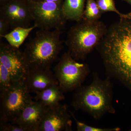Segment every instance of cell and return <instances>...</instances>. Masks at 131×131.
I'll return each instance as SVG.
<instances>
[{"label": "cell", "mask_w": 131, "mask_h": 131, "mask_svg": "<svg viewBox=\"0 0 131 131\" xmlns=\"http://www.w3.org/2000/svg\"><path fill=\"white\" fill-rule=\"evenodd\" d=\"M96 49L108 77L131 91V13L107 28Z\"/></svg>", "instance_id": "cell-1"}, {"label": "cell", "mask_w": 131, "mask_h": 131, "mask_svg": "<svg viewBox=\"0 0 131 131\" xmlns=\"http://www.w3.org/2000/svg\"><path fill=\"white\" fill-rule=\"evenodd\" d=\"M110 78H100L94 73L90 84L81 86L76 90L71 105L76 110H81L89 114L94 119H100L107 114H114L113 106V83Z\"/></svg>", "instance_id": "cell-2"}, {"label": "cell", "mask_w": 131, "mask_h": 131, "mask_svg": "<svg viewBox=\"0 0 131 131\" xmlns=\"http://www.w3.org/2000/svg\"><path fill=\"white\" fill-rule=\"evenodd\" d=\"M62 30H40L26 44L24 53L29 68L50 69L63 48Z\"/></svg>", "instance_id": "cell-3"}, {"label": "cell", "mask_w": 131, "mask_h": 131, "mask_svg": "<svg viewBox=\"0 0 131 131\" xmlns=\"http://www.w3.org/2000/svg\"><path fill=\"white\" fill-rule=\"evenodd\" d=\"M107 28L99 20L78 22L68 32L66 44L68 51L76 61L83 60L99 44Z\"/></svg>", "instance_id": "cell-4"}, {"label": "cell", "mask_w": 131, "mask_h": 131, "mask_svg": "<svg viewBox=\"0 0 131 131\" xmlns=\"http://www.w3.org/2000/svg\"><path fill=\"white\" fill-rule=\"evenodd\" d=\"M25 79L15 82L0 93V123H13L21 113L33 101Z\"/></svg>", "instance_id": "cell-5"}, {"label": "cell", "mask_w": 131, "mask_h": 131, "mask_svg": "<svg viewBox=\"0 0 131 131\" xmlns=\"http://www.w3.org/2000/svg\"><path fill=\"white\" fill-rule=\"evenodd\" d=\"M53 70L63 93L71 92L82 86L90 72L88 64L78 62L69 51L64 53Z\"/></svg>", "instance_id": "cell-6"}, {"label": "cell", "mask_w": 131, "mask_h": 131, "mask_svg": "<svg viewBox=\"0 0 131 131\" xmlns=\"http://www.w3.org/2000/svg\"><path fill=\"white\" fill-rule=\"evenodd\" d=\"M62 2L45 1L28 2L33 20L40 30H62L67 21L62 9Z\"/></svg>", "instance_id": "cell-7"}, {"label": "cell", "mask_w": 131, "mask_h": 131, "mask_svg": "<svg viewBox=\"0 0 131 131\" xmlns=\"http://www.w3.org/2000/svg\"><path fill=\"white\" fill-rule=\"evenodd\" d=\"M0 63L7 69L14 82L25 79L29 66L19 49L1 41Z\"/></svg>", "instance_id": "cell-8"}, {"label": "cell", "mask_w": 131, "mask_h": 131, "mask_svg": "<svg viewBox=\"0 0 131 131\" xmlns=\"http://www.w3.org/2000/svg\"><path fill=\"white\" fill-rule=\"evenodd\" d=\"M0 17L7 21L12 29L29 27L33 21L29 3L25 0H8L1 6Z\"/></svg>", "instance_id": "cell-9"}, {"label": "cell", "mask_w": 131, "mask_h": 131, "mask_svg": "<svg viewBox=\"0 0 131 131\" xmlns=\"http://www.w3.org/2000/svg\"><path fill=\"white\" fill-rule=\"evenodd\" d=\"M71 117L66 105L48 107L38 131H72Z\"/></svg>", "instance_id": "cell-10"}, {"label": "cell", "mask_w": 131, "mask_h": 131, "mask_svg": "<svg viewBox=\"0 0 131 131\" xmlns=\"http://www.w3.org/2000/svg\"><path fill=\"white\" fill-rule=\"evenodd\" d=\"M25 81L30 92L35 93L48 87L59 85L54 73L47 68H29Z\"/></svg>", "instance_id": "cell-11"}, {"label": "cell", "mask_w": 131, "mask_h": 131, "mask_svg": "<svg viewBox=\"0 0 131 131\" xmlns=\"http://www.w3.org/2000/svg\"><path fill=\"white\" fill-rule=\"evenodd\" d=\"M48 107L39 101H33L23 110L13 124H17L25 131H38Z\"/></svg>", "instance_id": "cell-12"}, {"label": "cell", "mask_w": 131, "mask_h": 131, "mask_svg": "<svg viewBox=\"0 0 131 131\" xmlns=\"http://www.w3.org/2000/svg\"><path fill=\"white\" fill-rule=\"evenodd\" d=\"M63 93L59 85H54L35 93L34 98L35 101L40 102L46 106L51 107L65 99Z\"/></svg>", "instance_id": "cell-13"}, {"label": "cell", "mask_w": 131, "mask_h": 131, "mask_svg": "<svg viewBox=\"0 0 131 131\" xmlns=\"http://www.w3.org/2000/svg\"><path fill=\"white\" fill-rule=\"evenodd\" d=\"M86 0H64L62 6L63 15L66 20L82 21Z\"/></svg>", "instance_id": "cell-14"}, {"label": "cell", "mask_w": 131, "mask_h": 131, "mask_svg": "<svg viewBox=\"0 0 131 131\" xmlns=\"http://www.w3.org/2000/svg\"><path fill=\"white\" fill-rule=\"evenodd\" d=\"M37 28V26L35 24L28 27H18L13 29L3 38H5L11 46L19 49L31 32Z\"/></svg>", "instance_id": "cell-15"}, {"label": "cell", "mask_w": 131, "mask_h": 131, "mask_svg": "<svg viewBox=\"0 0 131 131\" xmlns=\"http://www.w3.org/2000/svg\"><path fill=\"white\" fill-rule=\"evenodd\" d=\"M102 13L95 0H86V5L82 20L94 21L99 20Z\"/></svg>", "instance_id": "cell-16"}, {"label": "cell", "mask_w": 131, "mask_h": 131, "mask_svg": "<svg viewBox=\"0 0 131 131\" xmlns=\"http://www.w3.org/2000/svg\"><path fill=\"white\" fill-rule=\"evenodd\" d=\"M15 82L7 69L0 63V93L7 89Z\"/></svg>", "instance_id": "cell-17"}, {"label": "cell", "mask_w": 131, "mask_h": 131, "mask_svg": "<svg viewBox=\"0 0 131 131\" xmlns=\"http://www.w3.org/2000/svg\"><path fill=\"white\" fill-rule=\"evenodd\" d=\"M98 7L102 13L107 12L116 13L120 18L125 17L126 14L122 13L116 8L114 0H96Z\"/></svg>", "instance_id": "cell-18"}, {"label": "cell", "mask_w": 131, "mask_h": 131, "mask_svg": "<svg viewBox=\"0 0 131 131\" xmlns=\"http://www.w3.org/2000/svg\"><path fill=\"white\" fill-rule=\"evenodd\" d=\"M71 116L74 120L77 126L78 131H119L121 130L119 127L113 128H101L88 125L86 124L79 121L75 117L73 113L69 111Z\"/></svg>", "instance_id": "cell-19"}, {"label": "cell", "mask_w": 131, "mask_h": 131, "mask_svg": "<svg viewBox=\"0 0 131 131\" xmlns=\"http://www.w3.org/2000/svg\"><path fill=\"white\" fill-rule=\"evenodd\" d=\"M0 131H25L20 126L10 122L0 123Z\"/></svg>", "instance_id": "cell-20"}, {"label": "cell", "mask_w": 131, "mask_h": 131, "mask_svg": "<svg viewBox=\"0 0 131 131\" xmlns=\"http://www.w3.org/2000/svg\"><path fill=\"white\" fill-rule=\"evenodd\" d=\"M10 28L9 24L2 18L0 17V38H3L7 33L8 29Z\"/></svg>", "instance_id": "cell-21"}, {"label": "cell", "mask_w": 131, "mask_h": 131, "mask_svg": "<svg viewBox=\"0 0 131 131\" xmlns=\"http://www.w3.org/2000/svg\"><path fill=\"white\" fill-rule=\"evenodd\" d=\"M42 1L49 2H63L64 0H42Z\"/></svg>", "instance_id": "cell-22"}, {"label": "cell", "mask_w": 131, "mask_h": 131, "mask_svg": "<svg viewBox=\"0 0 131 131\" xmlns=\"http://www.w3.org/2000/svg\"><path fill=\"white\" fill-rule=\"evenodd\" d=\"M0 1H1V5H2L5 4V3L8 0H0Z\"/></svg>", "instance_id": "cell-23"}, {"label": "cell", "mask_w": 131, "mask_h": 131, "mask_svg": "<svg viewBox=\"0 0 131 131\" xmlns=\"http://www.w3.org/2000/svg\"><path fill=\"white\" fill-rule=\"evenodd\" d=\"M28 2H37L39 1H42V0H25Z\"/></svg>", "instance_id": "cell-24"}, {"label": "cell", "mask_w": 131, "mask_h": 131, "mask_svg": "<svg viewBox=\"0 0 131 131\" xmlns=\"http://www.w3.org/2000/svg\"><path fill=\"white\" fill-rule=\"evenodd\" d=\"M124 1L131 5V0H124Z\"/></svg>", "instance_id": "cell-25"}]
</instances>
